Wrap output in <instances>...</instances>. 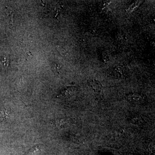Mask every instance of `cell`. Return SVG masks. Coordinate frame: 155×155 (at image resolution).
I'll list each match as a JSON object with an SVG mask.
<instances>
[{
	"mask_svg": "<svg viewBox=\"0 0 155 155\" xmlns=\"http://www.w3.org/2000/svg\"><path fill=\"white\" fill-rule=\"evenodd\" d=\"M127 100L132 104L141 105L145 102L144 97L142 95L136 93H131L126 96Z\"/></svg>",
	"mask_w": 155,
	"mask_h": 155,
	"instance_id": "cell-1",
	"label": "cell"
},
{
	"mask_svg": "<svg viewBox=\"0 0 155 155\" xmlns=\"http://www.w3.org/2000/svg\"><path fill=\"white\" fill-rule=\"evenodd\" d=\"M88 85L95 91H99L101 90L102 85L100 82L96 80L91 79L88 81Z\"/></svg>",
	"mask_w": 155,
	"mask_h": 155,
	"instance_id": "cell-2",
	"label": "cell"
},
{
	"mask_svg": "<svg viewBox=\"0 0 155 155\" xmlns=\"http://www.w3.org/2000/svg\"><path fill=\"white\" fill-rule=\"evenodd\" d=\"M74 92V89L72 88H68L63 90V91L62 92V94L65 97L70 96Z\"/></svg>",
	"mask_w": 155,
	"mask_h": 155,
	"instance_id": "cell-3",
	"label": "cell"
},
{
	"mask_svg": "<svg viewBox=\"0 0 155 155\" xmlns=\"http://www.w3.org/2000/svg\"><path fill=\"white\" fill-rule=\"evenodd\" d=\"M8 65V61L6 57H4L1 60L0 62V68L4 69L5 68H7Z\"/></svg>",
	"mask_w": 155,
	"mask_h": 155,
	"instance_id": "cell-4",
	"label": "cell"
},
{
	"mask_svg": "<svg viewBox=\"0 0 155 155\" xmlns=\"http://www.w3.org/2000/svg\"><path fill=\"white\" fill-rule=\"evenodd\" d=\"M9 112L7 110H5L1 111L0 112V117L3 118L4 119L6 120L9 118Z\"/></svg>",
	"mask_w": 155,
	"mask_h": 155,
	"instance_id": "cell-5",
	"label": "cell"
},
{
	"mask_svg": "<svg viewBox=\"0 0 155 155\" xmlns=\"http://www.w3.org/2000/svg\"><path fill=\"white\" fill-rule=\"evenodd\" d=\"M39 146H35L32 148H31V150L29 151V155H36L37 153H39L40 151Z\"/></svg>",
	"mask_w": 155,
	"mask_h": 155,
	"instance_id": "cell-6",
	"label": "cell"
},
{
	"mask_svg": "<svg viewBox=\"0 0 155 155\" xmlns=\"http://www.w3.org/2000/svg\"><path fill=\"white\" fill-rule=\"evenodd\" d=\"M52 68L53 71L57 73H60L61 72V68L60 67V66L57 64H54L52 66Z\"/></svg>",
	"mask_w": 155,
	"mask_h": 155,
	"instance_id": "cell-7",
	"label": "cell"
}]
</instances>
